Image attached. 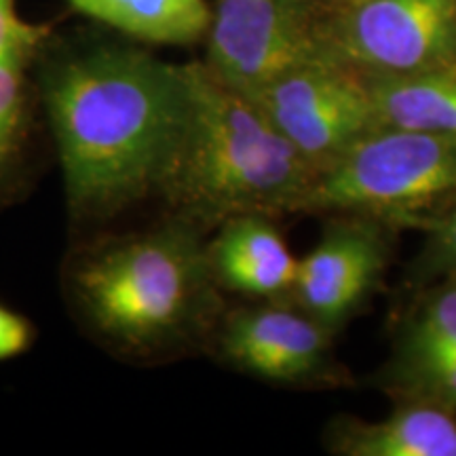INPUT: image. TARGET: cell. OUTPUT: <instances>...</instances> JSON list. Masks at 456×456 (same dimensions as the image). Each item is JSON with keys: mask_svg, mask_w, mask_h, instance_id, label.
<instances>
[{"mask_svg": "<svg viewBox=\"0 0 456 456\" xmlns=\"http://www.w3.org/2000/svg\"><path fill=\"white\" fill-rule=\"evenodd\" d=\"M38 89L72 224H106L159 195L186 114L184 66L98 45L45 68Z\"/></svg>", "mask_w": 456, "mask_h": 456, "instance_id": "6da1fadb", "label": "cell"}, {"mask_svg": "<svg viewBox=\"0 0 456 456\" xmlns=\"http://www.w3.org/2000/svg\"><path fill=\"white\" fill-rule=\"evenodd\" d=\"M199 228L171 214L83 245L68 260L64 288L85 332L117 357L148 362L201 328L216 281Z\"/></svg>", "mask_w": 456, "mask_h": 456, "instance_id": "7a4b0ae2", "label": "cell"}, {"mask_svg": "<svg viewBox=\"0 0 456 456\" xmlns=\"http://www.w3.org/2000/svg\"><path fill=\"white\" fill-rule=\"evenodd\" d=\"M184 68L186 114L159 188L174 214L201 226L305 212L317 171L252 98L218 81L203 61Z\"/></svg>", "mask_w": 456, "mask_h": 456, "instance_id": "3957f363", "label": "cell"}, {"mask_svg": "<svg viewBox=\"0 0 456 456\" xmlns=\"http://www.w3.org/2000/svg\"><path fill=\"white\" fill-rule=\"evenodd\" d=\"M456 195V138L379 127L319 171L305 212L408 216Z\"/></svg>", "mask_w": 456, "mask_h": 456, "instance_id": "277c9868", "label": "cell"}, {"mask_svg": "<svg viewBox=\"0 0 456 456\" xmlns=\"http://www.w3.org/2000/svg\"><path fill=\"white\" fill-rule=\"evenodd\" d=\"M254 102L317 175L380 127L368 77L336 57L283 74Z\"/></svg>", "mask_w": 456, "mask_h": 456, "instance_id": "5b68a950", "label": "cell"}, {"mask_svg": "<svg viewBox=\"0 0 456 456\" xmlns=\"http://www.w3.org/2000/svg\"><path fill=\"white\" fill-rule=\"evenodd\" d=\"M205 38V68L252 100L283 74L334 57L302 0H218Z\"/></svg>", "mask_w": 456, "mask_h": 456, "instance_id": "8992f818", "label": "cell"}, {"mask_svg": "<svg viewBox=\"0 0 456 456\" xmlns=\"http://www.w3.org/2000/svg\"><path fill=\"white\" fill-rule=\"evenodd\" d=\"M323 34L363 74L456 70V0H349Z\"/></svg>", "mask_w": 456, "mask_h": 456, "instance_id": "52a82bcc", "label": "cell"}, {"mask_svg": "<svg viewBox=\"0 0 456 456\" xmlns=\"http://www.w3.org/2000/svg\"><path fill=\"white\" fill-rule=\"evenodd\" d=\"M330 334L296 305L271 300L237 309L222 322V357L241 372L269 383H300L319 372Z\"/></svg>", "mask_w": 456, "mask_h": 456, "instance_id": "ba28073f", "label": "cell"}, {"mask_svg": "<svg viewBox=\"0 0 456 456\" xmlns=\"http://www.w3.org/2000/svg\"><path fill=\"white\" fill-rule=\"evenodd\" d=\"M385 266V241L363 220L334 224L298 258L288 298L328 330H336L366 300Z\"/></svg>", "mask_w": 456, "mask_h": 456, "instance_id": "9c48e42d", "label": "cell"}, {"mask_svg": "<svg viewBox=\"0 0 456 456\" xmlns=\"http://www.w3.org/2000/svg\"><path fill=\"white\" fill-rule=\"evenodd\" d=\"M45 34L21 15L20 0H0V208L17 195L30 169L37 131L30 70Z\"/></svg>", "mask_w": 456, "mask_h": 456, "instance_id": "30bf717a", "label": "cell"}, {"mask_svg": "<svg viewBox=\"0 0 456 456\" xmlns=\"http://www.w3.org/2000/svg\"><path fill=\"white\" fill-rule=\"evenodd\" d=\"M216 285L254 298L279 300L292 289L298 258L269 216L245 214L220 222L208 243Z\"/></svg>", "mask_w": 456, "mask_h": 456, "instance_id": "8fae6325", "label": "cell"}, {"mask_svg": "<svg viewBox=\"0 0 456 456\" xmlns=\"http://www.w3.org/2000/svg\"><path fill=\"white\" fill-rule=\"evenodd\" d=\"M334 448L349 456H456V416L436 402L412 403L383 420L340 427Z\"/></svg>", "mask_w": 456, "mask_h": 456, "instance_id": "7c38bea8", "label": "cell"}, {"mask_svg": "<svg viewBox=\"0 0 456 456\" xmlns=\"http://www.w3.org/2000/svg\"><path fill=\"white\" fill-rule=\"evenodd\" d=\"M366 77L380 127L456 138V70Z\"/></svg>", "mask_w": 456, "mask_h": 456, "instance_id": "4fadbf2b", "label": "cell"}, {"mask_svg": "<svg viewBox=\"0 0 456 456\" xmlns=\"http://www.w3.org/2000/svg\"><path fill=\"white\" fill-rule=\"evenodd\" d=\"M78 13L152 45H191L208 34L205 0H68Z\"/></svg>", "mask_w": 456, "mask_h": 456, "instance_id": "5bb4252c", "label": "cell"}, {"mask_svg": "<svg viewBox=\"0 0 456 456\" xmlns=\"http://www.w3.org/2000/svg\"><path fill=\"white\" fill-rule=\"evenodd\" d=\"M431 351H456V281L427 302L403 342V357Z\"/></svg>", "mask_w": 456, "mask_h": 456, "instance_id": "9a60e30c", "label": "cell"}, {"mask_svg": "<svg viewBox=\"0 0 456 456\" xmlns=\"http://www.w3.org/2000/svg\"><path fill=\"white\" fill-rule=\"evenodd\" d=\"M406 380L416 391L456 414V351H431L403 357Z\"/></svg>", "mask_w": 456, "mask_h": 456, "instance_id": "2e32d148", "label": "cell"}, {"mask_svg": "<svg viewBox=\"0 0 456 456\" xmlns=\"http://www.w3.org/2000/svg\"><path fill=\"white\" fill-rule=\"evenodd\" d=\"M34 334L37 330L30 319L0 302V363L30 351Z\"/></svg>", "mask_w": 456, "mask_h": 456, "instance_id": "e0dca14e", "label": "cell"}, {"mask_svg": "<svg viewBox=\"0 0 456 456\" xmlns=\"http://www.w3.org/2000/svg\"><path fill=\"white\" fill-rule=\"evenodd\" d=\"M429 254L436 269L456 271V209L437 224Z\"/></svg>", "mask_w": 456, "mask_h": 456, "instance_id": "ac0fdd59", "label": "cell"}, {"mask_svg": "<svg viewBox=\"0 0 456 456\" xmlns=\"http://www.w3.org/2000/svg\"><path fill=\"white\" fill-rule=\"evenodd\" d=\"M302 3H305V0H302ZM346 3H349V0H346Z\"/></svg>", "mask_w": 456, "mask_h": 456, "instance_id": "d6986e66", "label": "cell"}]
</instances>
